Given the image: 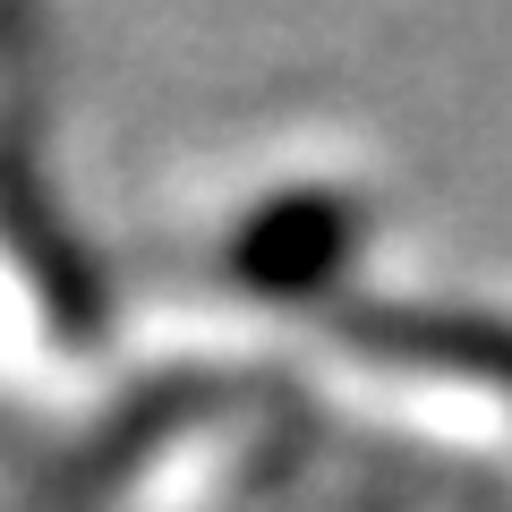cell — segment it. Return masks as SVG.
<instances>
[{
	"instance_id": "obj_1",
	"label": "cell",
	"mask_w": 512,
	"mask_h": 512,
	"mask_svg": "<svg viewBox=\"0 0 512 512\" xmlns=\"http://www.w3.org/2000/svg\"><path fill=\"white\" fill-rule=\"evenodd\" d=\"M350 248H359V205L342 188H282L231 231V282L282 308H308L342 282Z\"/></svg>"
},
{
	"instance_id": "obj_2",
	"label": "cell",
	"mask_w": 512,
	"mask_h": 512,
	"mask_svg": "<svg viewBox=\"0 0 512 512\" xmlns=\"http://www.w3.org/2000/svg\"><path fill=\"white\" fill-rule=\"evenodd\" d=\"M342 342H359L367 359L393 367H427V376H461V384H495L512 393V325L478 308H402V299H342L325 308Z\"/></svg>"
},
{
	"instance_id": "obj_3",
	"label": "cell",
	"mask_w": 512,
	"mask_h": 512,
	"mask_svg": "<svg viewBox=\"0 0 512 512\" xmlns=\"http://www.w3.org/2000/svg\"><path fill=\"white\" fill-rule=\"evenodd\" d=\"M0 239H9V256L26 265V282H35L43 316H52L69 342H94L111 316L103 299V274L86 265V248L69 239V222L52 214V197H43V180L18 163V154L0 146Z\"/></svg>"
},
{
	"instance_id": "obj_4",
	"label": "cell",
	"mask_w": 512,
	"mask_h": 512,
	"mask_svg": "<svg viewBox=\"0 0 512 512\" xmlns=\"http://www.w3.org/2000/svg\"><path fill=\"white\" fill-rule=\"evenodd\" d=\"M18 9H26V0H0V18H18Z\"/></svg>"
}]
</instances>
